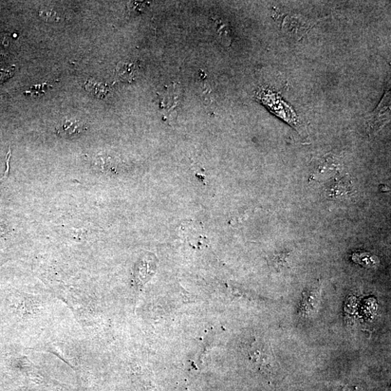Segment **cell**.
I'll use <instances>...</instances> for the list:
<instances>
[{"label":"cell","instance_id":"6da1fadb","mask_svg":"<svg viewBox=\"0 0 391 391\" xmlns=\"http://www.w3.org/2000/svg\"><path fill=\"white\" fill-rule=\"evenodd\" d=\"M85 129L84 123L77 119L66 120L56 128L58 135L63 138L77 137Z\"/></svg>","mask_w":391,"mask_h":391},{"label":"cell","instance_id":"7a4b0ae2","mask_svg":"<svg viewBox=\"0 0 391 391\" xmlns=\"http://www.w3.org/2000/svg\"><path fill=\"white\" fill-rule=\"evenodd\" d=\"M139 66L134 62L120 63L116 68L118 78L128 82H132L138 75Z\"/></svg>","mask_w":391,"mask_h":391},{"label":"cell","instance_id":"3957f363","mask_svg":"<svg viewBox=\"0 0 391 391\" xmlns=\"http://www.w3.org/2000/svg\"><path fill=\"white\" fill-rule=\"evenodd\" d=\"M353 262L367 268H374L379 264L378 258L368 252L355 253L352 255Z\"/></svg>","mask_w":391,"mask_h":391},{"label":"cell","instance_id":"277c9868","mask_svg":"<svg viewBox=\"0 0 391 391\" xmlns=\"http://www.w3.org/2000/svg\"><path fill=\"white\" fill-rule=\"evenodd\" d=\"M86 90L91 95L99 99H102L107 94L108 89L106 85L99 83L94 79H89L85 85Z\"/></svg>","mask_w":391,"mask_h":391},{"label":"cell","instance_id":"5b68a950","mask_svg":"<svg viewBox=\"0 0 391 391\" xmlns=\"http://www.w3.org/2000/svg\"><path fill=\"white\" fill-rule=\"evenodd\" d=\"M316 303H318V296H316L313 291L309 293L307 296H305L304 298L302 306L303 308H305L303 309V312L305 314H311Z\"/></svg>","mask_w":391,"mask_h":391},{"label":"cell","instance_id":"8992f818","mask_svg":"<svg viewBox=\"0 0 391 391\" xmlns=\"http://www.w3.org/2000/svg\"><path fill=\"white\" fill-rule=\"evenodd\" d=\"M43 20L48 22H59L61 20V15L53 10H45L40 12Z\"/></svg>","mask_w":391,"mask_h":391},{"label":"cell","instance_id":"52a82bcc","mask_svg":"<svg viewBox=\"0 0 391 391\" xmlns=\"http://www.w3.org/2000/svg\"><path fill=\"white\" fill-rule=\"evenodd\" d=\"M329 387L332 391H366L360 386L340 383L330 384Z\"/></svg>","mask_w":391,"mask_h":391},{"label":"cell","instance_id":"ba28073f","mask_svg":"<svg viewBox=\"0 0 391 391\" xmlns=\"http://www.w3.org/2000/svg\"><path fill=\"white\" fill-rule=\"evenodd\" d=\"M49 85L47 84H43L40 85H35L31 86V89L25 92V94H31V95L40 96L45 94V91L48 89Z\"/></svg>","mask_w":391,"mask_h":391},{"label":"cell","instance_id":"9c48e42d","mask_svg":"<svg viewBox=\"0 0 391 391\" xmlns=\"http://www.w3.org/2000/svg\"><path fill=\"white\" fill-rule=\"evenodd\" d=\"M15 66H11L8 69H2L0 70V84H3L8 81L13 76Z\"/></svg>","mask_w":391,"mask_h":391}]
</instances>
